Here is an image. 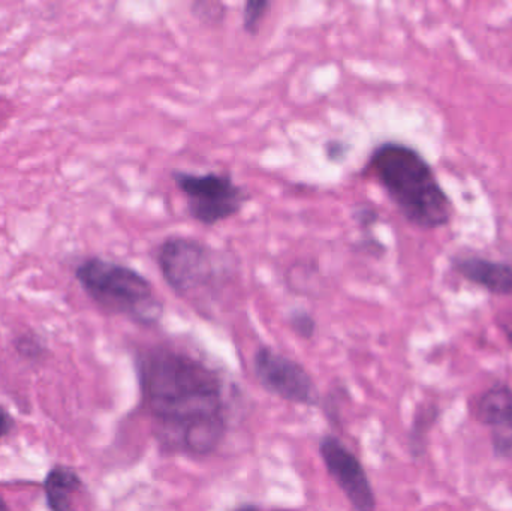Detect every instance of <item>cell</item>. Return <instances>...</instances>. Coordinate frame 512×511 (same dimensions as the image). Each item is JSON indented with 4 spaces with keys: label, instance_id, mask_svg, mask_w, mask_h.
<instances>
[{
    "label": "cell",
    "instance_id": "cell-17",
    "mask_svg": "<svg viewBox=\"0 0 512 511\" xmlns=\"http://www.w3.org/2000/svg\"><path fill=\"white\" fill-rule=\"evenodd\" d=\"M17 348L18 351L26 357L27 353H29V357H36L42 353V345L39 344L35 338H32V336H30V338H27V336L21 338V341L17 344Z\"/></svg>",
    "mask_w": 512,
    "mask_h": 511
},
{
    "label": "cell",
    "instance_id": "cell-4",
    "mask_svg": "<svg viewBox=\"0 0 512 511\" xmlns=\"http://www.w3.org/2000/svg\"><path fill=\"white\" fill-rule=\"evenodd\" d=\"M162 279L180 299H197L219 290L231 273L221 251L188 236H170L156 249Z\"/></svg>",
    "mask_w": 512,
    "mask_h": 511
},
{
    "label": "cell",
    "instance_id": "cell-19",
    "mask_svg": "<svg viewBox=\"0 0 512 511\" xmlns=\"http://www.w3.org/2000/svg\"><path fill=\"white\" fill-rule=\"evenodd\" d=\"M499 327H501L502 333H504L505 339L510 344L512 350V318H504L499 320Z\"/></svg>",
    "mask_w": 512,
    "mask_h": 511
},
{
    "label": "cell",
    "instance_id": "cell-15",
    "mask_svg": "<svg viewBox=\"0 0 512 511\" xmlns=\"http://www.w3.org/2000/svg\"><path fill=\"white\" fill-rule=\"evenodd\" d=\"M352 219L364 234H372L370 230L378 224L379 212L369 204H358L352 210Z\"/></svg>",
    "mask_w": 512,
    "mask_h": 511
},
{
    "label": "cell",
    "instance_id": "cell-12",
    "mask_svg": "<svg viewBox=\"0 0 512 511\" xmlns=\"http://www.w3.org/2000/svg\"><path fill=\"white\" fill-rule=\"evenodd\" d=\"M270 9V0H245L243 6V29L248 35L256 36L262 20Z\"/></svg>",
    "mask_w": 512,
    "mask_h": 511
},
{
    "label": "cell",
    "instance_id": "cell-18",
    "mask_svg": "<svg viewBox=\"0 0 512 511\" xmlns=\"http://www.w3.org/2000/svg\"><path fill=\"white\" fill-rule=\"evenodd\" d=\"M12 428H14V420L3 408H0V438L11 434Z\"/></svg>",
    "mask_w": 512,
    "mask_h": 511
},
{
    "label": "cell",
    "instance_id": "cell-6",
    "mask_svg": "<svg viewBox=\"0 0 512 511\" xmlns=\"http://www.w3.org/2000/svg\"><path fill=\"white\" fill-rule=\"evenodd\" d=\"M254 374L259 386L274 398L300 407H321V393L301 363L267 345L256 348Z\"/></svg>",
    "mask_w": 512,
    "mask_h": 511
},
{
    "label": "cell",
    "instance_id": "cell-1",
    "mask_svg": "<svg viewBox=\"0 0 512 511\" xmlns=\"http://www.w3.org/2000/svg\"><path fill=\"white\" fill-rule=\"evenodd\" d=\"M135 371L162 455L195 461L218 452L231 425L230 386L221 369L161 342L138 351Z\"/></svg>",
    "mask_w": 512,
    "mask_h": 511
},
{
    "label": "cell",
    "instance_id": "cell-7",
    "mask_svg": "<svg viewBox=\"0 0 512 511\" xmlns=\"http://www.w3.org/2000/svg\"><path fill=\"white\" fill-rule=\"evenodd\" d=\"M319 458L337 488L345 495L352 509L372 511L376 509V494L367 471L352 450L333 434L324 435L318 444Z\"/></svg>",
    "mask_w": 512,
    "mask_h": 511
},
{
    "label": "cell",
    "instance_id": "cell-5",
    "mask_svg": "<svg viewBox=\"0 0 512 511\" xmlns=\"http://www.w3.org/2000/svg\"><path fill=\"white\" fill-rule=\"evenodd\" d=\"M171 179L186 198L189 216L206 227H215L240 215L251 200L248 189L239 185L230 173L174 170Z\"/></svg>",
    "mask_w": 512,
    "mask_h": 511
},
{
    "label": "cell",
    "instance_id": "cell-16",
    "mask_svg": "<svg viewBox=\"0 0 512 511\" xmlns=\"http://www.w3.org/2000/svg\"><path fill=\"white\" fill-rule=\"evenodd\" d=\"M349 147L346 144L340 143V141H328L325 144V155L330 161H340L348 155Z\"/></svg>",
    "mask_w": 512,
    "mask_h": 511
},
{
    "label": "cell",
    "instance_id": "cell-9",
    "mask_svg": "<svg viewBox=\"0 0 512 511\" xmlns=\"http://www.w3.org/2000/svg\"><path fill=\"white\" fill-rule=\"evenodd\" d=\"M451 267L457 275L493 296H512V264L462 254L451 258Z\"/></svg>",
    "mask_w": 512,
    "mask_h": 511
},
{
    "label": "cell",
    "instance_id": "cell-13",
    "mask_svg": "<svg viewBox=\"0 0 512 511\" xmlns=\"http://www.w3.org/2000/svg\"><path fill=\"white\" fill-rule=\"evenodd\" d=\"M288 323L292 332H294L298 338L304 339V341H310V339L315 338L318 324H316L313 315L309 314L306 309H292V311L289 312Z\"/></svg>",
    "mask_w": 512,
    "mask_h": 511
},
{
    "label": "cell",
    "instance_id": "cell-20",
    "mask_svg": "<svg viewBox=\"0 0 512 511\" xmlns=\"http://www.w3.org/2000/svg\"><path fill=\"white\" fill-rule=\"evenodd\" d=\"M8 509V506H6L5 501L0 498V510H6Z\"/></svg>",
    "mask_w": 512,
    "mask_h": 511
},
{
    "label": "cell",
    "instance_id": "cell-14",
    "mask_svg": "<svg viewBox=\"0 0 512 511\" xmlns=\"http://www.w3.org/2000/svg\"><path fill=\"white\" fill-rule=\"evenodd\" d=\"M192 14L206 24H216L224 18L225 6L218 0H194Z\"/></svg>",
    "mask_w": 512,
    "mask_h": 511
},
{
    "label": "cell",
    "instance_id": "cell-11",
    "mask_svg": "<svg viewBox=\"0 0 512 511\" xmlns=\"http://www.w3.org/2000/svg\"><path fill=\"white\" fill-rule=\"evenodd\" d=\"M441 419V407L435 402H424L415 410L411 428L408 431V453L414 461H420L429 449V435Z\"/></svg>",
    "mask_w": 512,
    "mask_h": 511
},
{
    "label": "cell",
    "instance_id": "cell-10",
    "mask_svg": "<svg viewBox=\"0 0 512 511\" xmlns=\"http://www.w3.org/2000/svg\"><path fill=\"white\" fill-rule=\"evenodd\" d=\"M44 489L51 510L68 511L83 489V480L72 468L57 465L45 477Z\"/></svg>",
    "mask_w": 512,
    "mask_h": 511
},
{
    "label": "cell",
    "instance_id": "cell-8",
    "mask_svg": "<svg viewBox=\"0 0 512 511\" xmlns=\"http://www.w3.org/2000/svg\"><path fill=\"white\" fill-rule=\"evenodd\" d=\"M472 414L489 429L493 456L499 461H512V387L502 381L492 384L477 396Z\"/></svg>",
    "mask_w": 512,
    "mask_h": 511
},
{
    "label": "cell",
    "instance_id": "cell-3",
    "mask_svg": "<svg viewBox=\"0 0 512 511\" xmlns=\"http://www.w3.org/2000/svg\"><path fill=\"white\" fill-rule=\"evenodd\" d=\"M75 278L104 311L122 315L146 329L161 324L164 302L138 270L105 258H87L75 270Z\"/></svg>",
    "mask_w": 512,
    "mask_h": 511
},
{
    "label": "cell",
    "instance_id": "cell-2",
    "mask_svg": "<svg viewBox=\"0 0 512 511\" xmlns=\"http://www.w3.org/2000/svg\"><path fill=\"white\" fill-rule=\"evenodd\" d=\"M364 171L414 227L439 230L453 219V201L430 162L415 147L402 141H382L373 147Z\"/></svg>",
    "mask_w": 512,
    "mask_h": 511
}]
</instances>
